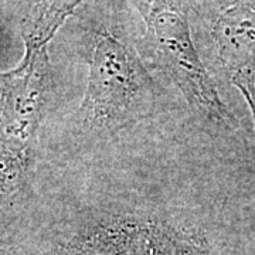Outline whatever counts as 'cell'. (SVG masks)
I'll list each match as a JSON object with an SVG mask.
<instances>
[{
	"instance_id": "cell-3",
	"label": "cell",
	"mask_w": 255,
	"mask_h": 255,
	"mask_svg": "<svg viewBox=\"0 0 255 255\" xmlns=\"http://www.w3.org/2000/svg\"><path fill=\"white\" fill-rule=\"evenodd\" d=\"M146 21V40L157 67L166 73L191 105L216 121L230 115L193 44L187 14L172 0H149L139 4Z\"/></svg>"
},
{
	"instance_id": "cell-2",
	"label": "cell",
	"mask_w": 255,
	"mask_h": 255,
	"mask_svg": "<svg viewBox=\"0 0 255 255\" xmlns=\"http://www.w3.org/2000/svg\"><path fill=\"white\" fill-rule=\"evenodd\" d=\"M150 92V78L135 53L118 37L100 33L80 110L84 125L90 129L124 127L145 110Z\"/></svg>"
},
{
	"instance_id": "cell-6",
	"label": "cell",
	"mask_w": 255,
	"mask_h": 255,
	"mask_svg": "<svg viewBox=\"0 0 255 255\" xmlns=\"http://www.w3.org/2000/svg\"><path fill=\"white\" fill-rule=\"evenodd\" d=\"M82 0H37L24 24L26 51L46 50L47 43Z\"/></svg>"
},
{
	"instance_id": "cell-5",
	"label": "cell",
	"mask_w": 255,
	"mask_h": 255,
	"mask_svg": "<svg viewBox=\"0 0 255 255\" xmlns=\"http://www.w3.org/2000/svg\"><path fill=\"white\" fill-rule=\"evenodd\" d=\"M127 228L114 236H97L92 243H87L84 255H207L190 238L160 230L162 227Z\"/></svg>"
},
{
	"instance_id": "cell-4",
	"label": "cell",
	"mask_w": 255,
	"mask_h": 255,
	"mask_svg": "<svg viewBox=\"0 0 255 255\" xmlns=\"http://www.w3.org/2000/svg\"><path fill=\"white\" fill-rule=\"evenodd\" d=\"M213 37L231 82L248 102L255 125V1H240L220 14Z\"/></svg>"
},
{
	"instance_id": "cell-1",
	"label": "cell",
	"mask_w": 255,
	"mask_h": 255,
	"mask_svg": "<svg viewBox=\"0 0 255 255\" xmlns=\"http://www.w3.org/2000/svg\"><path fill=\"white\" fill-rule=\"evenodd\" d=\"M48 91L46 50L26 53L16 70L0 75V206L21 186Z\"/></svg>"
},
{
	"instance_id": "cell-7",
	"label": "cell",
	"mask_w": 255,
	"mask_h": 255,
	"mask_svg": "<svg viewBox=\"0 0 255 255\" xmlns=\"http://www.w3.org/2000/svg\"><path fill=\"white\" fill-rule=\"evenodd\" d=\"M7 246V243H6V241H3V240H0V251H1V248H3V247H6Z\"/></svg>"
}]
</instances>
